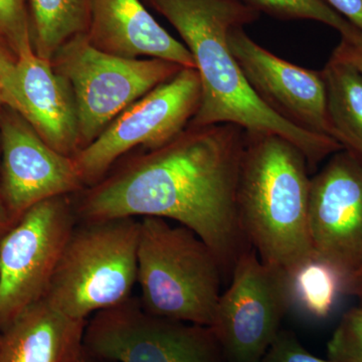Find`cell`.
Listing matches in <instances>:
<instances>
[{"mask_svg": "<svg viewBox=\"0 0 362 362\" xmlns=\"http://www.w3.org/2000/svg\"><path fill=\"white\" fill-rule=\"evenodd\" d=\"M245 140L246 131L233 124L187 126L86 189L75 204L78 221H175L206 243L230 274L250 247L237 207Z\"/></svg>", "mask_w": 362, "mask_h": 362, "instance_id": "cell-1", "label": "cell"}, {"mask_svg": "<svg viewBox=\"0 0 362 362\" xmlns=\"http://www.w3.org/2000/svg\"><path fill=\"white\" fill-rule=\"evenodd\" d=\"M177 30L202 84L199 109L188 126L233 124L249 133H273L297 147L314 168L343 149L328 136L295 127L271 111L247 84L230 52L228 33L258 18L240 0H149Z\"/></svg>", "mask_w": 362, "mask_h": 362, "instance_id": "cell-2", "label": "cell"}, {"mask_svg": "<svg viewBox=\"0 0 362 362\" xmlns=\"http://www.w3.org/2000/svg\"><path fill=\"white\" fill-rule=\"evenodd\" d=\"M309 168L282 136L246 132L237 194L240 228L262 261L285 273L314 255Z\"/></svg>", "mask_w": 362, "mask_h": 362, "instance_id": "cell-3", "label": "cell"}, {"mask_svg": "<svg viewBox=\"0 0 362 362\" xmlns=\"http://www.w3.org/2000/svg\"><path fill=\"white\" fill-rule=\"evenodd\" d=\"M137 263L139 300L145 311L211 327L225 271L197 233L165 218H141Z\"/></svg>", "mask_w": 362, "mask_h": 362, "instance_id": "cell-4", "label": "cell"}, {"mask_svg": "<svg viewBox=\"0 0 362 362\" xmlns=\"http://www.w3.org/2000/svg\"><path fill=\"white\" fill-rule=\"evenodd\" d=\"M139 220L81 221L45 299L78 321L125 303L137 283Z\"/></svg>", "mask_w": 362, "mask_h": 362, "instance_id": "cell-5", "label": "cell"}, {"mask_svg": "<svg viewBox=\"0 0 362 362\" xmlns=\"http://www.w3.org/2000/svg\"><path fill=\"white\" fill-rule=\"evenodd\" d=\"M51 63L73 93L81 150L97 139L130 105L183 69L160 59L112 56L93 47L86 33L62 45Z\"/></svg>", "mask_w": 362, "mask_h": 362, "instance_id": "cell-6", "label": "cell"}, {"mask_svg": "<svg viewBox=\"0 0 362 362\" xmlns=\"http://www.w3.org/2000/svg\"><path fill=\"white\" fill-rule=\"evenodd\" d=\"M78 221L69 195L25 211L0 238V332L45 299Z\"/></svg>", "mask_w": 362, "mask_h": 362, "instance_id": "cell-7", "label": "cell"}, {"mask_svg": "<svg viewBox=\"0 0 362 362\" xmlns=\"http://www.w3.org/2000/svg\"><path fill=\"white\" fill-rule=\"evenodd\" d=\"M201 98L199 73L194 68H183L130 105L74 157L85 187L96 185L131 150L156 149L175 139L194 118Z\"/></svg>", "mask_w": 362, "mask_h": 362, "instance_id": "cell-8", "label": "cell"}, {"mask_svg": "<svg viewBox=\"0 0 362 362\" xmlns=\"http://www.w3.org/2000/svg\"><path fill=\"white\" fill-rule=\"evenodd\" d=\"M84 349L116 362H226L211 327L152 315L132 297L92 316Z\"/></svg>", "mask_w": 362, "mask_h": 362, "instance_id": "cell-9", "label": "cell"}, {"mask_svg": "<svg viewBox=\"0 0 362 362\" xmlns=\"http://www.w3.org/2000/svg\"><path fill=\"white\" fill-rule=\"evenodd\" d=\"M230 274L211 328L226 362H259L291 307L287 275L251 247L240 252Z\"/></svg>", "mask_w": 362, "mask_h": 362, "instance_id": "cell-10", "label": "cell"}, {"mask_svg": "<svg viewBox=\"0 0 362 362\" xmlns=\"http://www.w3.org/2000/svg\"><path fill=\"white\" fill-rule=\"evenodd\" d=\"M308 220L314 254L347 285L362 267V163L347 150L311 177Z\"/></svg>", "mask_w": 362, "mask_h": 362, "instance_id": "cell-11", "label": "cell"}, {"mask_svg": "<svg viewBox=\"0 0 362 362\" xmlns=\"http://www.w3.org/2000/svg\"><path fill=\"white\" fill-rule=\"evenodd\" d=\"M0 197L16 220L39 202L85 187L74 157L52 149L6 106L0 116Z\"/></svg>", "mask_w": 362, "mask_h": 362, "instance_id": "cell-12", "label": "cell"}, {"mask_svg": "<svg viewBox=\"0 0 362 362\" xmlns=\"http://www.w3.org/2000/svg\"><path fill=\"white\" fill-rule=\"evenodd\" d=\"M228 45L247 84L271 111L299 129L333 138L321 71L279 58L243 28L230 30Z\"/></svg>", "mask_w": 362, "mask_h": 362, "instance_id": "cell-13", "label": "cell"}, {"mask_svg": "<svg viewBox=\"0 0 362 362\" xmlns=\"http://www.w3.org/2000/svg\"><path fill=\"white\" fill-rule=\"evenodd\" d=\"M4 103L18 112L52 149L69 157L81 150L77 109L70 86L47 59L30 51L16 58Z\"/></svg>", "mask_w": 362, "mask_h": 362, "instance_id": "cell-14", "label": "cell"}, {"mask_svg": "<svg viewBox=\"0 0 362 362\" xmlns=\"http://www.w3.org/2000/svg\"><path fill=\"white\" fill-rule=\"evenodd\" d=\"M93 47L126 59H160L194 68L187 47L159 25L140 0H93L86 33Z\"/></svg>", "mask_w": 362, "mask_h": 362, "instance_id": "cell-15", "label": "cell"}, {"mask_svg": "<svg viewBox=\"0 0 362 362\" xmlns=\"http://www.w3.org/2000/svg\"><path fill=\"white\" fill-rule=\"evenodd\" d=\"M86 324L42 300L0 332V362H74L84 350Z\"/></svg>", "mask_w": 362, "mask_h": 362, "instance_id": "cell-16", "label": "cell"}, {"mask_svg": "<svg viewBox=\"0 0 362 362\" xmlns=\"http://www.w3.org/2000/svg\"><path fill=\"white\" fill-rule=\"evenodd\" d=\"M321 73L333 138L362 163V76L333 56Z\"/></svg>", "mask_w": 362, "mask_h": 362, "instance_id": "cell-17", "label": "cell"}, {"mask_svg": "<svg viewBox=\"0 0 362 362\" xmlns=\"http://www.w3.org/2000/svg\"><path fill=\"white\" fill-rule=\"evenodd\" d=\"M93 0H28L33 52L51 62L59 47L87 33Z\"/></svg>", "mask_w": 362, "mask_h": 362, "instance_id": "cell-18", "label": "cell"}, {"mask_svg": "<svg viewBox=\"0 0 362 362\" xmlns=\"http://www.w3.org/2000/svg\"><path fill=\"white\" fill-rule=\"evenodd\" d=\"M286 275L291 307L314 319L329 316L340 294L346 290L341 274L315 254Z\"/></svg>", "mask_w": 362, "mask_h": 362, "instance_id": "cell-19", "label": "cell"}, {"mask_svg": "<svg viewBox=\"0 0 362 362\" xmlns=\"http://www.w3.org/2000/svg\"><path fill=\"white\" fill-rule=\"evenodd\" d=\"M257 11L284 20H309L330 26L340 35H349L357 28L331 8L323 0H240Z\"/></svg>", "mask_w": 362, "mask_h": 362, "instance_id": "cell-20", "label": "cell"}, {"mask_svg": "<svg viewBox=\"0 0 362 362\" xmlns=\"http://www.w3.org/2000/svg\"><path fill=\"white\" fill-rule=\"evenodd\" d=\"M0 40L16 58L33 51L28 0H0Z\"/></svg>", "mask_w": 362, "mask_h": 362, "instance_id": "cell-21", "label": "cell"}, {"mask_svg": "<svg viewBox=\"0 0 362 362\" xmlns=\"http://www.w3.org/2000/svg\"><path fill=\"white\" fill-rule=\"evenodd\" d=\"M337 362H362V305L345 312L327 345Z\"/></svg>", "mask_w": 362, "mask_h": 362, "instance_id": "cell-22", "label": "cell"}, {"mask_svg": "<svg viewBox=\"0 0 362 362\" xmlns=\"http://www.w3.org/2000/svg\"><path fill=\"white\" fill-rule=\"evenodd\" d=\"M259 362H337L319 358L305 349L292 333L281 330Z\"/></svg>", "mask_w": 362, "mask_h": 362, "instance_id": "cell-23", "label": "cell"}, {"mask_svg": "<svg viewBox=\"0 0 362 362\" xmlns=\"http://www.w3.org/2000/svg\"><path fill=\"white\" fill-rule=\"evenodd\" d=\"M331 56L354 66L362 76V33L361 30L342 35Z\"/></svg>", "mask_w": 362, "mask_h": 362, "instance_id": "cell-24", "label": "cell"}, {"mask_svg": "<svg viewBox=\"0 0 362 362\" xmlns=\"http://www.w3.org/2000/svg\"><path fill=\"white\" fill-rule=\"evenodd\" d=\"M362 33V0H323Z\"/></svg>", "mask_w": 362, "mask_h": 362, "instance_id": "cell-25", "label": "cell"}, {"mask_svg": "<svg viewBox=\"0 0 362 362\" xmlns=\"http://www.w3.org/2000/svg\"><path fill=\"white\" fill-rule=\"evenodd\" d=\"M16 62V58L13 52L0 40V86H1L2 92L13 80Z\"/></svg>", "mask_w": 362, "mask_h": 362, "instance_id": "cell-26", "label": "cell"}, {"mask_svg": "<svg viewBox=\"0 0 362 362\" xmlns=\"http://www.w3.org/2000/svg\"><path fill=\"white\" fill-rule=\"evenodd\" d=\"M345 293L356 296L362 305V267L349 279Z\"/></svg>", "mask_w": 362, "mask_h": 362, "instance_id": "cell-27", "label": "cell"}, {"mask_svg": "<svg viewBox=\"0 0 362 362\" xmlns=\"http://www.w3.org/2000/svg\"><path fill=\"white\" fill-rule=\"evenodd\" d=\"M16 221L18 220L14 218L13 214L7 209L6 204H4V199L0 197V235L6 232Z\"/></svg>", "mask_w": 362, "mask_h": 362, "instance_id": "cell-28", "label": "cell"}, {"mask_svg": "<svg viewBox=\"0 0 362 362\" xmlns=\"http://www.w3.org/2000/svg\"><path fill=\"white\" fill-rule=\"evenodd\" d=\"M74 362H90L89 361V354L86 352V350H83L82 352H81L80 354H78V356L77 358H76V361Z\"/></svg>", "mask_w": 362, "mask_h": 362, "instance_id": "cell-29", "label": "cell"}, {"mask_svg": "<svg viewBox=\"0 0 362 362\" xmlns=\"http://www.w3.org/2000/svg\"><path fill=\"white\" fill-rule=\"evenodd\" d=\"M4 107H6V103H4V92H2V88L1 86H0V116H1Z\"/></svg>", "mask_w": 362, "mask_h": 362, "instance_id": "cell-30", "label": "cell"}]
</instances>
